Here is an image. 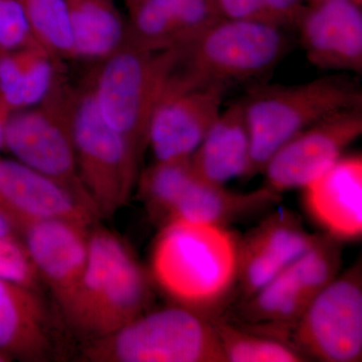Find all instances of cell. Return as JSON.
<instances>
[{"label": "cell", "mask_w": 362, "mask_h": 362, "mask_svg": "<svg viewBox=\"0 0 362 362\" xmlns=\"http://www.w3.org/2000/svg\"><path fill=\"white\" fill-rule=\"evenodd\" d=\"M357 263L318 293L293 326L307 358L359 362L362 358V275Z\"/></svg>", "instance_id": "8"}, {"label": "cell", "mask_w": 362, "mask_h": 362, "mask_svg": "<svg viewBox=\"0 0 362 362\" xmlns=\"http://www.w3.org/2000/svg\"><path fill=\"white\" fill-rule=\"evenodd\" d=\"M189 160L195 175L214 185L249 178L251 141L243 101L221 112Z\"/></svg>", "instance_id": "19"}, {"label": "cell", "mask_w": 362, "mask_h": 362, "mask_svg": "<svg viewBox=\"0 0 362 362\" xmlns=\"http://www.w3.org/2000/svg\"><path fill=\"white\" fill-rule=\"evenodd\" d=\"M226 362H302L308 358L296 346L266 335L254 334L214 319Z\"/></svg>", "instance_id": "24"}, {"label": "cell", "mask_w": 362, "mask_h": 362, "mask_svg": "<svg viewBox=\"0 0 362 362\" xmlns=\"http://www.w3.org/2000/svg\"><path fill=\"white\" fill-rule=\"evenodd\" d=\"M0 279L40 292L42 284L20 237L0 239Z\"/></svg>", "instance_id": "27"}, {"label": "cell", "mask_w": 362, "mask_h": 362, "mask_svg": "<svg viewBox=\"0 0 362 362\" xmlns=\"http://www.w3.org/2000/svg\"><path fill=\"white\" fill-rule=\"evenodd\" d=\"M221 18L267 21L261 0H214Z\"/></svg>", "instance_id": "29"}, {"label": "cell", "mask_w": 362, "mask_h": 362, "mask_svg": "<svg viewBox=\"0 0 362 362\" xmlns=\"http://www.w3.org/2000/svg\"><path fill=\"white\" fill-rule=\"evenodd\" d=\"M90 362H226L214 319L181 305L145 311L120 329L88 342Z\"/></svg>", "instance_id": "4"}, {"label": "cell", "mask_w": 362, "mask_h": 362, "mask_svg": "<svg viewBox=\"0 0 362 362\" xmlns=\"http://www.w3.org/2000/svg\"><path fill=\"white\" fill-rule=\"evenodd\" d=\"M239 243L225 226L170 221L152 251V278L175 304L214 315L237 287Z\"/></svg>", "instance_id": "1"}, {"label": "cell", "mask_w": 362, "mask_h": 362, "mask_svg": "<svg viewBox=\"0 0 362 362\" xmlns=\"http://www.w3.org/2000/svg\"><path fill=\"white\" fill-rule=\"evenodd\" d=\"M178 61L177 49L149 51L125 42L105 59L92 89L98 110L114 130L143 151L150 118Z\"/></svg>", "instance_id": "5"}, {"label": "cell", "mask_w": 362, "mask_h": 362, "mask_svg": "<svg viewBox=\"0 0 362 362\" xmlns=\"http://www.w3.org/2000/svg\"><path fill=\"white\" fill-rule=\"evenodd\" d=\"M0 115L1 116H8L9 113L6 111V109L4 108V105L1 104V102H0Z\"/></svg>", "instance_id": "33"}, {"label": "cell", "mask_w": 362, "mask_h": 362, "mask_svg": "<svg viewBox=\"0 0 362 362\" xmlns=\"http://www.w3.org/2000/svg\"><path fill=\"white\" fill-rule=\"evenodd\" d=\"M317 237L291 211L281 209L267 216L240 240L237 286L243 299L246 301L299 258Z\"/></svg>", "instance_id": "15"}, {"label": "cell", "mask_w": 362, "mask_h": 362, "mask_svg": "<svg viewBox=\"0 0 362 362\" xmlns=\"http://www.w3.org/2000/svg\"><path fill=\"white\" fill-rule=\"evenodd\" d=\"M37 44L54 58L73 57V35L65 0H20Z\"/></svg>", "instance_id": "26"}, {"label": "cell", "mask_w": 362, "mask_h": 362, "mask_svg": "<svg viewBox=\"0 0 362 362\" xmlns=\"http://www.w3.org/2000/svg\"><path fill=\"white\" fill-rule=\"evenodd\" d=\"M267 20L281 26L297 23L303 13V0H261Z\"/></svg>", "instance_id": "30"}, {"label": "cell", "mask_w": 362, "mask_h": 362, "mask_svg": "<svg viewBox=\"0 0 362 362\" xmlns=\"http://www.w3.org/2000/svg\"><path fill=\"white\" fill-rule=\"evenodd\" d=\"M0 209L16 223L64 220L90 226L99 218L89 195L16 159H0Z\"/></svg>", "instance_id": "12"}, {"label": "cell", "mask_w": 362, "mask_h": 362, "mask_svg": "<svg viewBox=\"0 0 362 362\" xmlns=\"http://www.w3.org/2000/svg\"><path fill=\"white\" fill-rule=\"evenodd\" d=\"M307 214L338 242L362 237V156H342L303 188Z\"/></svg>", "instance_id": "16"}, {"label": "cell", "mask_w": 362, "mask_h": 362, "mask_svg": "<svg viewBox=\"0 0 362 362\" xmlns=\"http://www.w3.org/2000/svg\"><path fill=\"white\" fill-rule=\"evenodd\" d=\"M313 1H317V0H313ZM351 1L357 2V4H361V0H351Z\"/></svg>", "instance_id": "35"}, {"label": "cell", "mask_w": 362, "mask_h": 362, "mask_svg": "<svg viewBox=\"0 0 362 362\" xmlns=\"http://www.w3.org/2000/svg\"><path fill=\"white\" fill-rule=\"evenodd\" d=\"M54 342L40 293L0 279V351L13 361H45L54 354Z\"/></svg>", "instance_id": "18"}, {"label": "cell", "mask_w": 362, "mask_h": 362, "mask_svg": "<svg viewBox=\"0 0 362 362\" xmlns=\"http://www.w3.org/2000/svg\"><path fill=\"white\" fill-rule=\"evenodd\" d=\"M225 90L176 66L150 118L147 145L156 162L190 158L220 116Z\"/></svg>", "instance_id": "9"}, {"label": "cell", "mask_w": 362, "mask_h": 362, "mask_svg": "<svg viewBox=\"0 0 362 362\" xmlns=\"http://www.w3.org/2000/svg\"><path fill=\"white\" fill-rule=\"evenodd\" d=\"M279 197L280 194L266 187L251 192H233L195 175L181 192L166 223L182 221L226 226L265 211Z\"/></svg>", "instance_id": "20"}, {"label": "cell", "mask_w": 362, "mask_h": 362, "mask_svg": "<svg viewBox=\"0 0 362 362\" xmlns=\"http://www.w3.org/2000/svg\"><path fill=\"white\" fill-rule=\"evenodd\" d=\"M13 361V359L11 358L8 356H6L4 352L0 351V362H9Z\"/></svg>", "instance_id": "32"}, {"label": "cell", "mask_w": 362, "mask_h": 362, "mask_svg": "<svg viewBox=\"0 0 362 362\" xmlns=\"http://www.w3.org/2000/svg\"><path fill=\"white\" fill-rule=\"evenodd\" d=\"M7 117L0 115V148H1V147H4V123H6Z\"/></svg>", "instance_id": "31"}, {"label": "cell", "mask_w": 362, "mask_h": 362, "mask_svg": "<svg viewBox=\"0 0 362 362\" xmlns=\"http://www.w3.org/2000/svg\"><path fill=\"white\" fill-rule=\"evenodd\" d=\"M126 42L149 51L182 49L221 20L214 0H138Z\"/></svg>", "instance_id": "17"}, {"label": "cell", "mask_w": 362, "mask_h": 362, "mask_svg": "<svg viewBox=\"0 0 362 362\" xmlns=\"http://www.w3.org/2000/svg\"><path fill=\"white\" fill-rule=\"evenodd\" d=\"M4 147L21 163L87 194L78 173L68 100L52 99L44 108L9 114Z\"/></svg>", "instance_id": "10"}, {"label": "cell", "mask_w": 362, "mask_h": 362, "mask_svg": "<svg viewBox=\"0 0 362 362\" xmlns=\"http://www.w3.org/2000/svg\"><path fill=\"white\" fill-rule=\"evenodd\" d=\"M282 28L259 21L221 18L180 52V66L209 82L247 80L270 70L283 58Z\"/></svg>", "instance_id": "7"}, {"label": "cell", "mask_w": 362, "mask_h": 362, "mask_svg": "<svg viewBox=\"0 0 362 362\" xmlns=\"http://www.w3.org/2000/svg\"><path fill=\"white\" fill-rule=\"evenodd\" d=\"M90 228L64 220L26 221L18 226V237L59 307L65 303L84 272Z\"/></svg>", "instance_id": "14"}, {"label": "cell", "mask_w": 362, "mask_h": 362, "mask_svg": "<svg viewBox=\"0 0 362 362\" xmlns=\"http://www.w3.org/2000/svg\"><path fill=\"white\" fill-rule=\"evenodd\" d=\"M37 44L20 0H0V51Z\"/></svg>", "instance_id": "28"}, {"label": "cell", "mask_w": 362, "mask_h": 362, "mask_svg": "<svg viewBox=\"0 0 362 362\" xmlns=\"http://www.w3.org/2000/svg\"><path fill=\"white\" fill-rule=\"evenodd\" d=\"M362 134L361 107L326 117L294 136L266 164L265 187L276 194L302 189L343 156Z\"/></svg>", "instance_id": "11"}, {"label": "cell", "mask_w": 362, "mask_h": 362, "mask_svg": "<svg viewBox=\"0 0 362 362\" xmlns=\"http://www.w3.org/2000/svg\"><path fill=\"white\" fill-rule=\"evenodd\" d=\"M296 25L307 59L319 70L361 74V4L317 0Z\"/></svg>", "instance_id": "13"}, {"label": "cell", "mask_w": 362, "mask_h": 362, "mask_svg": "<svg viewBox=\"0 0 362 362\" xmlns=\"http://www.w3.org/2000/svg\"><path fill=\"white\" fill-rule=\"evenodd\" d=\"M68 116L81 182L99 216H113L129 199L141 152L104 120L92 90L69 96Z\"/></svg>", "instance_id": "6"}, {"label": "cell", "mask_w": 362, "mask_h": 362, "mask_svg": "<svg viewBox=\"0 0 362 362\" xmlns=\"http://www.w3.org/2000/svg\"><path fill=\"white\" fill-rule=\"evenodd\" d=\"M52 58L39 44L0 51V102L9 114L49 97L56 83Z\"/></svg>", "instance_id": "21"}, {"label": "cell", "mask_w": 362, "mask_h": 362, "mask_svg": "<svg viewBox=\"0 0 362 362\" xmlns=\"http://www.w3.org/2000/svg\"><path fill=\"white\" fill-rule=\"evenodd\" d=\"M124 1L127 4L128 7L132 6L133 4H135V2H137L138 0H124Z\"/></svg>", "instance_id": "34"}, {"label": "cell", "mask_w": 362, "mask_h": 362, "mask_svg": "<svg viewBox=\"0 0 362 362\" xmlns=\"http://www.w3.org/2000/svg\"><path fill=\"white\" fill-rule=\"evenodd\" d=\"M195 175L189 159L156 162L143 173L140 194L150 216L165 225L181 192Z\"/></svg>", "instance_id": "25"}, {"label": "cell", "mask_w": 362, "mask_h": 362, "mask_svg": "<svg viewBox=\"0 0 362 362\" xmlns=\"http://www.w3.org/2000/svg\"><path fill=\"white\" fill-rule=\"evenodd\" d=\"M149 278L121 238L107 228H90L84 272L59 310L81 337L99 339L147 310Z\"/></svg>", "instance_id": "2"}, {"label": "cell", "mask_w": 362, "mask_h": 362, "mask_svg": "<svg viewBox=\"0 0 362 362\" xmlns=\"http://www.w3.org/2000/svg\"><path fill=\"white\" fill-rule=\"evenodd\" d=\"M250 141L249 178L263 173L286 142L326 117L362 106L359 86L349 77L327 76L297 85L265 86L243 101Z\"/></svg>", "instance_id": "3"}, {"label": "cell", "mask_w": 362, "mask_h": 362, "mask_svg": "<svg viewBox=\"0 0 362 362\" xmlns=\"http://www.w3.org/2000/svg\"><path fill=\"white\" fill-rule=\"evenodd\" d=\"M312 299L288 266L245 301L243 314L252 323L293 327Z\"/></svg>", "instance_id": "23"}, {"label": "cell", "mask_w": 362, "mask_h": 362, "mask_svg": "<svg viewBox=\"0 0 362 362\" xmlns=\"http://www.w3.org/2000/svg\"><path fill=\"white\" fill-rule=\"evenodd\" d=\"M73 35V57L106 59L123 47L127 25L115 0H65Z\"/></svg>", "instance_id": "22"}]
</instances>
